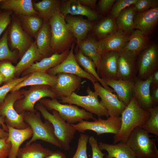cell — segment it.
I'll list each match as a JSON object with an SVG mask.
<instances>
[{
  "label": "cell",
  "mask_w": 158,
  "mask_h": 158,
  "mask_svg": "<svg viewBox=\"0 0 158 158\" xmlns=\"http://www.w3.org/2000/svg\"><path fill=\"white\" fill-rule=\"evenodd\" d=\"M50 28L51 46L52 53L60 54L69 50L75 38L69 30L65 16L60 12L49 20Z\"/></svg>",
  "instance_id": "2"
},
{
  "label": "cell",
  "mask_w": 158,
  "mask_h": 158,
  "mask_svg": "<svg viewBox=\"0 0 158 158\" xmlns=\"http://www.w3.org/2000/svg\"><path fill=\"white\" fill-rule=\"evenodd\" d=\"M4 82V79L3 76L0 73V85Z\"/></svg>",
  "instance_id": "56"
},
{
  "label": "cell",
  "mask_w": 158,
  "mask_h": 158,
  "mask_svg": "<svg viewBox=\"0 0 158 158\" xmlns=\"http://www.w3.org/2000/svg\"><path fill=\"white\" fill-rule=\"evenodd\" d=\"M117 27L114 19L109 17L102 20L95 26L94 32L97 37L101 39L116 31Z\"/></svg>",
  "instance_id": "38"
},
{
  "label": "cell",
  "mask_w": 158,
  "mask_h": 158,
  "mask_svg": "<svg viewBox=\"0 0 158 158\" xmlns=\"http://www.w3.org/2000/svg\"><path fill=\"white\" fill-rule=\"evenodd\" d=\"M138 54L136 63L137 78L145 80L158 70V47L154 43L149 44L145 46Z\"/></svg>",
  "instance_id": "11"
},
{
  "label": "cell",
  "mask_w": 158,
  "mask_h": 158,
  "mask_svg": "<svg viewBox=\"0 0 158 158\" xmlns=\"http://www.w3.org/2000/svg\"><path fill=\"white\" fill-rule=\"evenodd\" d=\"M151 96L153 104L157 103L158 102V87H153Z\"/></svg>",
  "instance_id": "52"
},
{
  "label": "cell",
  "mask_w": 158,
  "mask_h": 158,
  "mask_svg": "<svg viewBox=\"0 0 158 158\" xmlns=\"http://www.w3.org/2000/svg\"><path fill=\"white\" fill-rule=\"evenodd\" d=\"M8 28H7L0 39V61H15L17 57L16 51H11L9 49L8 44Z\"/></svg>",
  "instance_id": "39"
},
{
  "label": "cell",
  "mask_w": 158,
  "mask_h": 158,
  "mask_svg": "<svg viewBox=\"0 0 158 158\" xmlns=\"http://www.w3.org/2000/svg\"><path fill=\"white\" fill-rule=\"evenodd\" d=\"M121 125L118 132L113 137L114 144L126 143L132 131L141 127L150 118V113L142 108L133 96L121 114Z\"/></svg>",
  "instance_id": "1"
},
{
  "label": "cell",
  "mask_w": 158,
  "mask_h": 158,
  "mask_svg": "<svg viewBox=\"0 0 158 158\" xmlns=\"http://www.w3.org/2000/svg\"><path fill=\"white\" fill-rule=\"evenodd\" d=\"M137 0H117L111 9V13L114 18H116L120 13L127 7L133 5Z\"/></svg>",
  "instance_id": "44"
},
{
  "label": "cell",
  "mask_w": 158,
  "mask_h": 158,
  "mask_svg": "<svg viewBox=\"0 0 158 158\" xmlns=\"http://www.w3.org/2000/svg\"><path fill=\"white\" fill-rule=\"evenodd\" d=\"M59 0H43L33 4L34 8L43 20L49 21L55 14L60 11Z\"/></svg>",
  "instance_id": "31"
},
{
  "label": "cell",
  "mask_w": 158,
  "mask_h": 158,
  "mask_svg": "<svg viewBox=\"0 0 158 158\" xmlns=\"http://www.w3.org/2000/svg\"><path fill=\"white\" fill-rule=\"evenodd\" d=\"M147 110L150 116L142 128L148 133L158 136V107H151Z\"/></svg>",
  "instance_id": "40"
},
{
  "label": "cell",
  "mask_w": 158,
  "mask_h": 158,
  "mask_svg": "<svg viewBox=\"0 0 158 158\" xmlns=\"http://www.w3.org/2000/svg\"><path fill=\"white\" fill-rule=\"evenodd\" d=\"M8 129L7 142H10L11 147L8 158H17L20 146L25 140L32 137L33 132L30 126L23 129H18L6 124Z\"/></svg>",
  "instance_id": "21"
},
{
  "label": "cell",
  "mask_w": 158,
  "mask_h": 158,
  "mask_svg": "<svg viewBox=\"0 0 158 158\" xmlns=\"http://www.w3.org/2000/svg\"><path fill=\"white\" fill-rule=\"evenodd\" d=\"M87 95L82 96L75 92L70 95L59 98L63 103H68L81 107L89 112L97 115L99 118L105 116L108 118L109 115L107 109L100 102L97 94L88 86Z\"/></svg>",
  "instance_id": "8"
},
{
  "label": "cell",
  "mask_w": 158,
  "mask_h": 158,
  "mask_svg": "<svg viewBox=\"0 0 158 158\" xmlns=\"http://www.w3.org/2000/svg\"><path fill=\"white\" fill-rule=\"evenodd\" d=\"M18 19L25 31L35 38L42 27L44 20L41 17L33 15H20Z\"/></svg>",
  "instance_id": "36"
},
{
  "label": "cell",
  "mask_w": 158,
  "mask_h": 158,
  "mask_svg": "<svg viewBox=\"0 0 158 158\" xmlns=\"http://www.w3.org/2000/svg\"><path fill=\"white\" fill-rule=\"evenodd\" d=\"M118 51H109L102 54L97 72L102 79H118Z\"/></svg>",
  "instance_id": "18"
},
{
  "label": "cell",
  "mask_w": 158,
  "mask_h": 158,
  "mask_svg": "<svg viewBox=\"0 0 158 158\" xmlns=\"http://www.w3.org/2000/svg\"><path fill=\"white\" fill-rule=\"evenodd\" d=\"M1 0H0V2L1 1Z\"/></svg>",
  "instance_id": "58"
},
{
  "label": "cell",
  "mask_w": 158,
  "mask_h": 158,
  "mask_svg": "<svg viewBox=\"0 0 158 158\" xmlns=\"http://www.w3.org/2000/svg\"><path fill=\"white\" fill-rule=\"evenodd\" d=\"M76 131L83 133L87 130L95 132L99 135L104 133L117 134L121 125L120 116H109L106 120L99 118L92 121H82L76 124H71Z\"/></svg>",
  "instance_id": "10"
},
{
  "label": "cell",
  "mask_w": 158,
  "mask_h": 158,
  "mask_svg": "<svg viewBox=\"0 0 158 158\" xmlns=\"http://www.w3.org/2000/svg\"><path fill=\"white\" fill-rule=\"evenodd\" d=\"M157 140L151 138L149 133L141 127H137L131 133L126 143L137 157L158 158Z\"/></svg>",
  "instance_id": "5"
},
{
  "label": "cell",
  "mask_w": 158,
  "mask_h": 158,
  "mask_svg": "<svg viewBox=\"0 0 158 158\" xmlns=\"http://www.w3.org/2000/svg\"><path fill=\"white\" fill-rule=\"evenodd\" d=\"M95 91L100 98V102L107 110L109 116H120L126 106L116 95L107 90L98 82L93 84Z\"/></svg>",
  "instance_id": "14"
},
{
  "label": "cell",
  "mask_w": 158,
  "mask_h": 158,
  "mask_svg": "<svg viewBox=\"0 0 158 158\" xmlns=\"http://www.w3.org/2000/svg\"><path fill=\"white\" fill-rule=\"evenodd\" d=\"M152 79L151 75L145 80L136 78L134 81L133 96L140 106L146 110L152 107L153 104L150 92Z\"/></svg>",
  "instance_id": "20"
},
{
  "label": "cell",
  "mask_w": 158,
  "mask_h": 158,
  "mask_svg": "<svg viewBox=\"0 0 158 158\" xmlns=\"http://www.w3.org/2000/svg\"><path fill=\"white\" fill-rule=\"evenodd\" d=\"M35 39L37 47L43 58L49 57L53 54L51 46V34L49 21L44 20Z\"/></svg>",
  "instance_id": "29"
},
{
  "label": "cell",
  "mask_w": 158,
  "mask_h": 158,
  "mask_svg": "<svg viewBox=\"0 0 158 158\" xmlns=\"http://www.w3.org/2000/svg\"><path fill=\"white\" fill-rule=\"evenodd\" d=\"M148 39V37L141 31L135 30L130 34L127 43L121 51L133 52L138 55L145 46Z\"/></svg>",
  "instance_id": "35"
},
{
  "label": "cell",
  "mask_w": 158,
  "mask_h": 158,
  "mask_svg": "<svg viewBox=\"0 0 158 158\" xmlns=\"http://www.w3.org/2000/svg\"><path fill=\"white\" fill-rule=\"evenodd\" d=\"M65 19L78 44L85 39L92 26L89 21L81 17L67 15L65 16Z\"/></svg>",
  "instance_id": "24"
},
{
  "label": "cell",
  "mask_w": 158,
  "mask_h": 158,
  "mask_svg": "<svg viewBox=\"0 0 158 158\" xmlns=\"http://www.w3.org/2000/svg\"><path fill=\"white\" fill-rule=\"evenodd\" d=\"M6 138H0V158H7L9 154L11 144L6 142Z\"/></svg>",
  "instance_id": "48"
},
{
  "label": "cell",
  "mask_w": 158,
  "mask_h": 158,
  "mask_svg": "<svg viewBox=\"0 0 158 158\" xmlns=\"http://www.w3.org/2000/svg\"><path fill=\"white\" fill-rule=\"evenodd\" d=\"M9 60L0 61V73L4 79V82L6 83L13 79L16 72V67Z\"/></svg>",
  "instance_id": "41"
},
{
  "label": "cell",
  "mask_w": 158,
  "mask_h": 158,
  "mask_svg": "<svg viewBox=\"0 0 158 158\" xmlns=\"http://www.w3.org/2000/svg\"><path fill=\"white\" fill-rule=\"evenodd\" d=\"M12 12L0 9V36L10 24Z\"/></svg>",
  "instance_id": "46"
},
{
  "label": "cell",
  "mask_w": 158,
  "mask_h": 158,
  "mask_svg": "<svg viewBox=\"0 0 158 158\" xmlns=\"http://www.w3.org/2000/svg\"><path fill=\"white\" fill-rule=\"evenodd\" d=\"M106 84L116 93L118 98L127 106L133 96L134 81L121 79H102Z\"/></svg>",
  "instance_id": "22"
},
{
  "label": "cell",
  "mask_w": 158,
  "mask_h": 158,
  "mask_svg": "<svg viewBox=\"0 0 158 158\" xmlns=\"http://www.w3.org/2000/svg\"><path fill=\"white\" fill-rule=\"evenodd\" d=\"M89 136L83 133L80 134L77 149L72 158H88L87 154V144Z\"/></svg>",
  "instance_id": "42"
},
{
  "label": "cell",
  "mask_w": 158,
  "mask_h": 158,
  "mask_svg": "<svg viewBox=\"0 0 158 158\" xmlns=\"http://www.w3.org/2000/svg\"><path fill=\"white\" fill-rule=\"evenodd\" d=\"M152 79L151 86L153 87H158V71L154 72L152 75Z\"/></svg>",
  "instance_id": "53"
},
{
  "label": "cell",
  "mask_w": 158,
  "mask_h": 158,
  "mask_svg": "<svg viewBox=\"0 0 158 158\" xmlns=\"http://www.w3.org/2000/svg\"><path fill=\"white\" fill-rule=\"evenodd\" d=\"M22 92L23 97L16 101L14 105L16 111L19 114L25 111L36 112L35 105L42 99L56 98L51 87L46 85L32 86L29 90Z\"/></svg>",
  "instance_id": "7"
},
{
  "label": "cell",
  "mask_w": 158,
  "mask_h": 158,
  "mask_svg": "<svg viewBox=\"0 0 158 158\" xmlns=\"http://www.w3.org/2000/svg\"><path fill=\"white\" fill-rule=\"evenodd\" d=\"M74 55L78 64L84 68L85 71L95 77L105 89L112 92H115L114 90L107 85L104 80L99 77L96 70V65L91 59L85 56L79 49L76 51Z\"/></svg>",
  "instance_id": "34"
},
{
  "label": "cell",
  "mask_w": 158,
  "mask_h": 158,
  "mask_svg": "<svg viewBox=\"0 0 158 158\" xmlns=\"http://www.w3.org/2000/svg\"><path fill=\"white\" fill-rule=\"evenodd\" d=\"M78 44L82 53L94 63L97 69L102 55L98 42L93 38H88L85 39Z\"/></svg>",
  "instance_id": "32"
},
{
  "label": "cell",
  "mask_w": 158,
  "mask_h": 158,
  "mask_svg": "<svg viewBox=\"0 0 158 158\" xmlns=\"http://www.w3.org/2000/svg\"><path fill=\"white\" fill-rule=\"evenodd\" d=\"M130 35L128 32L120 30L100 39L98 42L102 54L109 51H121L127 43Z\"/></svg>",
  "instance_id": "19"
},
{
  "label": "cell",
  "mask_w": 158,
  "mask_h": 158,
  "mask_svg": "<svg viewBox=\"0 0 158 158\" xmlns=\"http://www.w3.org/2000/svg\"><path fill=\"white\" fill-rule=\"evenodd\" d=\"M157 0H137L133 4L136 12H143L158 7Z\"/></svg>",
  "instance_id": "45"
},
{
  "label": "cell",
  "mask_w": 158,
  "mask_h": 158,
  "mask_svg": "<svg viewBox=\"0 0 158 158\" xmlns=\"http://www.w3.org/2000/svg\"><path fill=\"white\" fill-rule=\"evenodd\" d=\"M136 11L133 5L122 11L116 18L118 28L124 31L129 32L133 28V20Z\"/></svg>",
  "instance_id": "37"
},
{
  "label": "cell",
  "mask_w": 158,
  "mask_h": 158,
  "mask_svg": "<svg viewBox=\"0 0 158 158\" xmlns=\"http://www.w3.org/2000/svg\"><path fill=\"white\" fill-rule=\"evenodd\" d=\"M56 76L55 84L51 89L56 97L68 96L80 87L82 78L77 75L60 73Z\"/></svg>",
  "instance_id": "15"
},
{
  "label": "cell",
  "mask_w": 158,
  "mask_h": 158,
  "mask_svg": "<svg viewBox=\"0 0 158 158\" xmlns=\"http://www.w3.org/2000/svg\"><path fill=\"white\" fill-rule=\"evenodd\" d=\"M1 126L0 124V126ZM8 136V132L5 131L2 128L0 127V138H7Z\"/></svg>",
  "instance_id": "55"
},
{
  "label": "cell",
  "mask_w": 158,
  "mask_h": 158,
  "mask_svg": "<svg viewBox=\"0 0 158 158\" xmlns=\"http://www.w3.org/2000/svg\"><path fill=\"white\" fill-rule=\"evenodd\" d=\"M39 102L47 110L57 111L61 117L70 124H74L84 120L96 119L92 113L86 111L84 109H80L74 105L61 104L56 98L51 99L43 98L39 101Z\"/></svg>",
  "instance_id": "6"
},
{
  "label": "cell",
  "mask_w": 158,
  "mask_h": 158,
  "mask_svg": "<svg viewBox=\"0 0 158 158\" xmlns=\"http://www.w3.org/2000/svg\"><path fill=\"white\" fill-rule=\"evenodd\" d=\"M10 23L8 37L11 46L18 50L19 55L22 57L34 41L23 29L18 19L15 16L11 18Z\"/></svg>",
  "instance_id": "12"
},
{
  "label": "cell",
  "mask_w": 158,
  "mask_h": 158,
  "mask_svg": "<svg viewBox=\"0 0 158 158\" xmlns=\"http://www.w3.org/2000/svg\"><path fill=\"white\" fill-rule=\"evenodd\" d=\"M74 44L73 43L66 58L60 63L49 70L47 73L55 76L60 73H65L77 75L81 78H85L90 80L92 84L98 82L92 75L86 72L77 63L73 53Z\"/></svg>",
  "instance_id": "13"
},
{
  "label": "cell",
  "mask_w": 158,
  "mask_h": 158,
  "mask_svg": "<svg viewBox=\"0 0 158 158\" xmlns=\"http://www.w3.org/2000/svg\"><path fill=\"white\" fill-rule=\"evenodd\" d=\"M44 120L43 122L39 111L24 112V121L30 127L33 132L31 138L25 145H29L40 140L62 148L60 143L55 136L52 124L48 120Z\"/></svg>",
  "instance_id": "3"
},
{
  "label": "cell",
  "mask_w": 158,
  "mask_h": 158,
  "mask_svg": "<svg viewBox=\"0 0 158 158\" xmlns=\"http://www.w3.org/2000/svg\"><path fill=\"white\" fill-rule=\"evenodd\" d=\"M23 97L22 91L19 90L11 92L0 105V116L4 119L6 125L18 129H25L29 126L24 120V112L18 114L14 107L16 102Z\"/></svg>",
  "instance_id": "9"
},
{
  "label": "cell",
  "mask_w": 158,
  "mask_h": 158,
  "mask_svg": "<svg viewBox=\"0 0 158 158\" xmlns=\"http://www.w3.org/2000/svg\"><path fill=\"white\" fill-rule=\"evenodd\" d=\"M82 5L87 7L94 8L96 6V0H78Z\"/></svg>",
  "instance_id": "51"
},
{
  "label": "cell",
  "mask_w": 158,
  "mask_h": 158,
  "mask_svg": "<svg viewBox=\"0 0 158 158\" xmlns=\"http://www.w3.org/2000/svg\"><path fill=\"white\" fill-rule=\"evenodd\" d=\"M60 11L64 16L69 14L73 16L82 15L91 20H95L98 18L97 15L95 11L81 4L78 0L63 1L61 3Z\"/></svg>",
  "instance_id": "25"
},
{
  "label": "cell",
  "mask_w": 158,
  "mask_h": 158,
  "mask_svg": "<svg viewBox=\"0 0 158 158\" xmlns=\"http://www.w3.org/2000/svg\"><path fill=\"white\" fill-rule=\"evenodd\" d=\"M28 75L19 78L13 79L12 80L0 87V103H2L9 92L17 85L27 78Z\"/></svg>",
  "instance_id": "43"
},
{
  "label": "cell",
  "mask_w": 158,
  "mask_h": 158,
  "mask_svg": "<svg viewBox=\"0 0 158 158\" xmlns=\"http://www.w3.org/2000/svg\"><path fill=\"white\" fill-rule=\"evenodd\" d=\"M56 78V75L47 73L34 72L28 75L27 78L16 85L11 92L19 90L22 87L28 86L46 85L52 88L55 84Z\"/></svg>",
  "instance_id": "27"
},
{
  "label": "cell",
  "mask_w": 158,
  "mask_h": 158,
  "mask_svg": "<svg viewBox=\"0 0 158 158\" xmlns=\"http://www.w3.org/2000/svg\"><path fill=\"white\" fill-rule=\"evenodd\" d=\"M88 141L92 148V158H103L105 154L102 153L100 150L97 139L91 136L89 137Z\"/></svg>",
  "instance_id": "47"
},
{
  "label": "cell",
  "mask_w": 158,
  "mask_h": 158,
  "mask_svg": "<svg viewBox=\"0 0 158 158\" xmlns=\"http://www.w3.org/2000/svg\"><path fill=\"white\" fill-rule=\"evenodd\" d=\"M100 150H106L105 158H135V155L126 143L120 142L110 144L102 142L98 143Z\"/></svg>",
  "instance_id": "28"
},
{
  "label": "cell",
  "mask_w": 158,
  "mask_h": 158,
  "mask_svg": "<svg viewBox=\"0 0 158 158\" xmlns=\"http://www.w3.org/2000/svg\"><path fill=\"white\" fill-rule=\"evenodd\" d=\"M69 50L60 54H54L44 58L40 61L34 63L30 67L23 72V76L35 72L47 73L49 69L61 63L68 55Z\"/></svg>",
  "instance_id": "26"
},
{
  "label": "cell",
  "mask_w": 158,
  "mask_h": 158,
  "mask_svg": "<svg viewBox=\"0 0 158 158\" xmlns=\"http://www.w3.org/2000/svg\"><path fill=\"white\" fill-rule=\"evenodd\" d=\"M52 151L40 144L34 142L20 148L17 158H44Z\"/></svg>",
  "instance_id": "33"
},
{
  "label": "cell",
  "mask_w": 158,
  "mask_h": 158,
  "mask_svg": "<svg viewBox=\"0 0 158 158\" xmlns=\"http://www.w3.org/2000/svg\"><path fill=\"white\" fill-rule=\"evenodd\" d=\"M116 0H100L98 5L99 10L103 13L106 12L111 9Z\"/></svg>",
  "instance_id": "49"
},
{
  "label": "cell",
  "mask_w": 158,
  "mask_h": 158,
  "mask_svg": "<svg viewBox=\"0 0 158 158\" xmlns=\"http://www.w3.org/2000/svg\"><path fill=\"white\" fill-rule=\"evenodd\" d=\"M117 76L118 79L134 81L136 77V59L138 55L134 52L119 51Z\"/></svg>",
  "instance_id": "16"
},
{
  "label": "cell",
  "mask_w": 158,
  "mask_h": 158,
  "mask_svg": "<svg viewBox=\"0 0 158 158\" xmlns=\"http://www.w3.org/2000/svg\"><path fill=\"white\" fill-rule=\"evenodd\" d=\"M1 104L0 103V105ZM5 120L4 119L0 116V124L2 126V128L5 131L8 132V129L5 123Z\"/></svg>",
  "instance_id": "54"
},
{
  "label": "cell",
  "mask_w": 158,
  "mask_h": 158,
  "mask_svg": "<svg viewBox=\"0 0 158 158\" xmlns=\"http://www.w3.org/2000/svg\"><path fill=\"white\" fill-rule=\"evenodd\" d=\"M158 22V7L136 12L133 20V28L141 31L148 37L152 34Z\"/></svg>",
  "instance_id": "17"
},
{
  "label": "cell",
  "mask_w": 158,
  "mask_h": 158,
  "mask_svg": "<svg viewBox=\"0 0 158 158\" xmlns=\"http://www.w3.org/2000/svg\"><path fill=\"white\" fill-rule=\"evenodd\" d=\"M0 9L11 11L17 15H33L40 17L31 0H1Z\"/></svg>",
  "instance_id": "23"
},
{
  "label": "cell",
  "mask_w": 158,
  "mask_h": 158,
  "mask_svg": "<svg viewBox=\"0 0 158 158\" xmlns=\"http://www.w3.org/2000/svg\"><path fill=\"white\" fill-rule=\"evenodd\" d=\"M44 158H67L64 153L60 151H52Z\"/></svg>",
  "instance_id": "50"
},
{
  "label": "cell",
  "mask_w": 158,
  "mask_h": 158,
  "mask_svg": "<svg viewBox=\"0 0 158 158\" xmlns=\"http://www.w3.org/2000/svg\"><path fill=\"white\" fill-rule=\"evenodd\" d=\"M35 108L40 112L44 119L51 123L55 136L60 143L62 148L65 151L69 150L70 143L76 131L75 128L64 120L56 111L52 110L51 114L40 102L36 104Z\"/></svg>",
  "instance_id": "4"
},
{
  "label": "cell",
  "mask_w": 158,
  "mask_h": 158,
  "mask_svg": "<svg viewBox=\"0 0 158 158\" xmlns=\"http://www.w3.org/2000/svg\"><path fill=\"white\" fill-rule=\"evenodd\" d=\"M43 58V57L38 49L35 42H34L15 66V75H19L30 67L34 62Z\"/></svg>",
  "instance_id": "30"
},
{
  "label": "cell",
  "mask_w": 158,
  "mask_h": 158,
  "mask_svg": "<svg viewBox=\"0 0 158 158\" xmlns=\"http://www.w3.org/2000/svg\"><path fill=\"white\" fill-rule=\"evenodd\" d=\"M135 158H138V157H135Z\"/></svg>",
  "instance_id": "57"
}]
</instances>
